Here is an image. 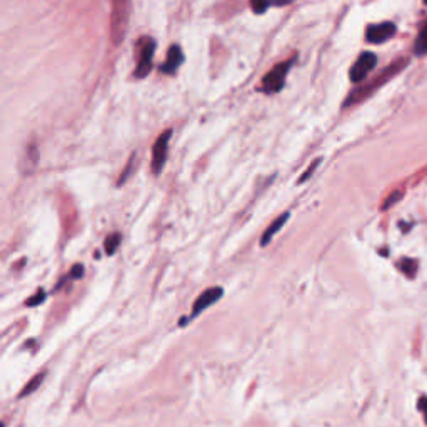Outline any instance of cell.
<instances>
[{"label":"cell","instance_id":"10","mask_svg":"<svg viewBox=\"0 0 427 427\" xmlns=\"http://www.w3.org/2000/svg\"><path fill=\"white\" fill-rule=\"evenodd\" d=\"M289 217H291V214L289 212H284L282 215H279V217H277L274 222H272L271 225H269V227L264 230V234H262V237H261V246L262 247H266L269 242L272 241V239H274V236L277 232H279V230L284 227L286 225V222L287 220H289Z\"/></svg>","mask_w":427,"mask_h":427},{"label":"cell","instance_id":"13","mask_svg":"<svg viewBox=\"0 0 427 427\" xmlns=\"http://www.w3.org/2000/svg\"><path fill=\"white\" fill-rule=\"evenodd\" d=\"M44 377H45V372H40V374H37V376H33L31 381H28V384L26 387H23V389L21 391V394H18V397H26V396H31L33 391H37V387L40 386L42 384V381H44Z\"/></svg>","mask_w":427,"mask_h":427},{"label":"cell","instance_id":"15","mask_svg":"<svg viewBox=\"0 0 427 427\" xmlns=\"http://www.w3.org/2000/svg\"><path fill=\"white\" fill-rule=\"evenodd\" d=\"M271 0H251V7L256 13H264L271 7Z\"/></svg>","mask_w":427,"mask_h":427},{"label":"cell","instance_id":"22","mask_svg":"<svg viewBox=\"0 0 427 427\" xmlns=\"http://www.w3.org/2000/svg\"><path fill=\"white\" fill-rule=\"evenodd\" d=\"M424 4H426V6H427V0H424Z\"/></svg>","mask_w":427,"mask_h":427},{"label":"cell","instance_id":"4","mask_svg":"<svg viewBox=\"0 0 427 427\" xmlns=\"http://www.w3.org/2000/svg\"><path fill=\"white\" fill-rule=\"evenodd\" d=\"M296 59H289L286 62H282V64H277L274 69H272L269 74L264 75L262 79V85L261 90L266 94H277L279 90L284 89L286 84V77L289 74L292 64H294Z\"/></svg>","mask_w":427,"mask_h":427},{"label":"cell","instance_id":"7","mask_svg":"<svg viewBox=\"0 0 427 427\" xmlns=\"http://www.w3.org/2000/svg\"><path fill=\"white\" fill-rule=\"evenodd\" d=\"M397 28L392 22H382V23H372L367 27L366 31V40L369 44H384L389 38L396 36Z\"/></svg>","mask_w":427,"mask_h":427},{"label":"cell","instance_id":"5","mask_svg":"<svg viewBox=\"0 0 427 427\" xmlns=\"http://www.w3.org/2000/svg\"><path fill=\"white\" fill-rule=\"evenodd\" d=\"M376 65H377L376 54H372V52H362V54L357 57V60L352 64L349 77H351L352 82L361 84L366 80V77L371 74Z\"/></svg>","mask_w":427,"mask_h":427},{"label":"cell","instance_id":"18","mask_svg":"<svg viewBox=\"0 0 427 427\" xmlns=\"http://www.w3.org/2000/svg\"><path fill=\"white\" fill-rule=\"evenodd\" d=\"M45 291H38L36 296L33 297H31V299H28L26 304L28 306V307H36V306H38V304H42V302H44V299H45Z\"/></svg>","mask_w":427,"mask_h":427},{"label":"cell","instance_id":"8","mask_svg":"<svg viewBox=\"0 0 427 427\" xmlns=\"http://www.w3.org/2000/svg\"><path fill=\"white\" fill-rule=\"evenodd\" d=\"M224 296V289L219 286L209 287V289H205L202 294H200L198 299L194 302V307H192V318H198L199 314H202L205 309H209L210 306H214L215 302L220 301V297Z\"/></svg>","mask_w":427,"mask_h":427},{"label":"cell","instance_id":"9","mask_svg":"<svg viewBox=\"0 0 427 427\" xmlns=\"http://www.w3.org/2000/svg\"><path fill=\"white\" fill-rule=\"evenodd\" d=\"M184 62V54H182V49L179 45H171L169 52H167V57L164 60V64L161 65V72L167 75H174L177 69L182 65Z\"/></svg>","mask_w":427,"mask_h":427},{"label":"cell","instance_id":"17","mask_svg":"<svg viewBox=\"0 0 427 427\" xmlns=\"http://www.w3.org/2000/svg\"><path fill=\"white\" fill-rule=\"evenodd\" d=\"M320 162H323V159H315V161L313 162V164H310V166H309V169H307V171L304 172V174H302V175H301V179H299V184H304V182H306L307 179H310V175H313V174H314V172H315V169H318V166L320 164Z\"/></svg>","mask_w":427,"mask_h":427},{"label":"cell","instance_id":"2","mask_svg":"<svg viewBox=\"0 0 427 427\" xmlns=\"http://www.w3.org/2000/svg\"><path fill=\"white\" fill-rule=\"evenodd\" d=\"M132 2L131 0H112V13H110V38L114 45H121L129 31Z\"/></svg>","mask_w":427,"mask_h":427},{"label":"cell","instance_id":"20","mask_svg":"<svg viewBox=\"0 0 427 427\" xmlns=\"http://www.w3.org/2000/svg\"><path fill=\"white\" fill-rule=\"evenodd\" d=\"M84 266H80V264H77V266L72 267V271L69 272V279H80L84 274Z\"/></svg>","mask_w":427,"mask_h":427},{"label":"cell","instance_id":"11","mask_svg":"<svg viewBox=\"0 0 427 427\" xmlns=\"http://www.w3.org/2000/svg\"><path fill=\"white\" fill-rule=\"evenodd\" d=\"M121 241H122V236L119 232H114L110 234V236H107V239L104 241L105 254H107V256H114V254L117 252L119 246H121Z\"/></svg>","mask_w":427,"mask_h":427},{"label":"cell","instance_id":"6","mask_svg":"<svg viewBox=\"0 0 427 427\" xmlns=\"http://www.w3.org/2000/svg\"><path fill=\"white\" fill-rule=\"evenodd\" d=\"M172 137V131L167 129L166 132H162L159 137H157L156 144H153L152 148V172L156 175H159L162 169H164L166 161H167V151H169V142Z\"/></svg>","mask_w":427,"mask_h":427},{"label":"cell","instance_id":"16","mask_svg":"<svg viewBox=\"0 0 427 427\" xmlns=\"http://www.w3.org/2000/svg\"><path fill=\"white\" fill-rule=\"evenodd\" d=\"M401 198H402V192H399V190L392 192V194L389 195V198H387L386 200H384V204H382V210H387V209H391V207H392V205H394L396 202H399V200H401Z\"/></svg>","mask_w":427,"mask_h":427},{"label":"cell","instance_id":"3","mask_svg":"<svg viewBox=\"0 0 427 427\" xmlns=\"http://www.w3.org/2000/svg\"><path fill=\"white\" fill-rule=\"evenodd\" d=\"M137 50V64L134 75L136 79H144L151 74L152 70V62H153V54H156V42L151 37H144L139 40L136 47Z\"/></svg>","mask_w":427,"mask_h":427},{"label":"cell","instance_id":"21","mask_svg":"<svg viewBox=\"0 0 427 427\" xmlns=\"http://www.w3.org/2000/svg\"><path fill=\"white\" fill-rule=\"evenodd\" d=\"M417 406H419V411L424 414V421L427 424V396H421L419 401H417Z\"/></svg>","mask_w":427,"mask_h":427},{"label":"cell","instance_id":"1","mask_svg":"<svg viewBox=\"0 0 427 427\" xmlns=\"http://www.w3.org/2000/svg\"><path fill=\"white\" fill-rule=\"evenodd\" d=\"M407 64H409V59H406V57H401V59L392 62V64L387 65L381 74H377L374 79L367 80L366 84H361L357 89H354L352 92L349 94V97L345 99L344 107H354V105L364 102V100L371 97L376 90L381 89L382 85H386L391 79H394L397 74H401L407 67Z\"/></svg>","mask_w":427,"mask_h":427},{"label":"cell","instance_id":"12","mask_svg":"<svg viewBox=\"0 0 427 427\" xmlns=\"http://www.w3.org/2000/svg\"><path fill=\"white\" fill-rule=\"evenodd\" d=\"M414 54L416 55H427V23L421 28L419 36H417V38H416Z\"/></svg>","mask_w":427,"mask_h":427},{"label":"cell","instance_id":"19","mask_svg":"<svg viewBox=\"0 0 427 427\" xmlns=\"http://www.w3.org/2000/svg\"><path fill=\"white\" fill-rule=\"evenodd\" d=\"M134 161H136V156H132V157H131V161H129V164L126 166V169H124L122 175L119 177V185H122L124 182L127 180V177L131 175V172H132V166H134Z\"/></svg>","mask_w":427,"mask_h":427},{"label":"cell","instance_id":"14","mask_svg":"<svg viewBox=\"0 0 427 427\" xmlns=\"http://www.w3.org/2000/svg\"><path fill=\"white\" fill-rule=\"evenodd\" d=\"M397 267L401 269L402 271V274H404L406 277H414L416 276V272H417V261L416 259H401V262L397 264Z\"/></svg>","mask_w":427,"mask_h":427}]
</instances>
